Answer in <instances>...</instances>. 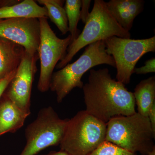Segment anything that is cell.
<instances>
[{
	"mask_svg": "<svg viewBox=\"0 0 155 155\" xmlns=\"http://www.w3.org/2000/svg\"><path fill=\"white\" fill-rule=\"evenodd\" d=\"M42 155H69L66 152L64 151L60 150L59 151H51V152L48 153L47 154H45Z\"/></svg>",
	"mask_w": 155,
	"mask_h": 155,
	"instance_id": "cell-23",
	"label": "cell"
},
{
	"mask_svg": "<svg viewBox=\"0 0 155 155\" xmlns=\"http://www.w3.org/2000/svg\"><path fill=\"white\" fill-rule=\"evenodd\" d=\"M155 72V58H152L146 61L145 65L139 68H134L133 73L137 75H144L148 73Z\"/></svg>",
	"mask_w": 155,
	"mask_h": 155,
	"instance_id": "cell-19",
	"label": "cell"
},
{
	"mask_svg": "<svg viewBox=\"0 0 155 155\" xmlns=\"http://www.w3.org/2000/svg\"><path fill=\"white\" fill-rule=\"evenodd\" d=\"M144 2L143 0H110L105 2L116 22L128 31L132 28L136 17L143 11Z\"/></svg>",
	"mask_w": 155,
	"mask_h": 155,
	"instance_id": "cell-11",
	"label": "cell"
},
{
	"mask_svg": "<svg viewBox=\"0 0 155 155\" xmlns=\"http://www.w3.org/2000/svg\"><path fill=\"white\" fill-rule=\"evenodd\" d=\"M81 6L80 10V19L83 23L85 24V22L89 14L90 7L91 1V0H81Z\"/></svg>",
	"mask_w": 155,
	"mask_h": 155,
	"instance_id": "cell-21",
	"label": "cell"
},
{
	"mask_svg": "<svg viewBox=\"0 0 155 155\" xmlns=\"http://www.w3.org/2000/svg\"><path fill=\"white\" fill-rule=\"evenodd\" d=\"M104 42L106 51L115 61L116 80L125 85L130 83L136 65L141 57L155 51V36L143 39L113 36Z\"/></svg>",
	"mask_w": 155,
	"mask_h": 155,
	"instance_id": "cell-7",
	"label": "cell"
},
{
	"mask_svg": "<svg viewBox=\"0 0 155 155\" xmlns=\"http://www.w3.org/2000/svg\"><path fill=\"white\" fill-rule=\"evenodd\" d=\"M25 54L22 46L0 37V79L17 70Z\"/></svg>",
	"mask_w": 155,
	"mask_h": 155,
	"instance_id": "cell-13",
	"label": "cell"
},
{
	"mask_svg": "<svg viewBox=\"0 0 155 155\" xmlns=\"http://www.w3.org/2000/svg\"><path fill=\"white\" fill-rule=\"evenodd\" d=\"M69 119H61L51 107L39 112L25 130L26 143L19 155H36L48 147L60 145Z\"/></svg>",
	"mask_w": 155,
	"mask_h": 155,
	"instance_id": "cell-6",
	"label": "cell"
},
{
	"mask_svg": "<svg viewBox=\"0 0 155 155\" xmlns=\"http://www.w3.org/2000/svg\"><path fill=\"white\" fill-rule=\"evenodd\" d=\"M147 155H155V147Z\"/></svg>",
	"mask_w": 155,
	"mask_h": 155,
	"instance_id": "cell-24",
	"label": "cell"
},
{
	"mask_svg": "<svg viewBox=\"0 0 155 155\" xmlns=\"http://www.w3.org/2000/svg\"><path fill=\"white\" fill-rule=\"evenodd\" d=\"M30 114L4 94L0 100V136L8 132H16L23 126Z\"/></svg>",
	"mask_w": 155,
	"mask_h": 155,
	"instance_id": "cell-12",
	"label": "cell"
},
{
	"mask_svg": "<svg viewBox=\"0 0 155 155\" xmlns=\"http://www.w3.org/2000/svg\"><path fill=\"white\" fill-rule=\"evenodd\" d=\"M82 89L85 110L106 124L114 117L136 113L133 93L113 79L107 68L90 69Z\"/></svg>",
	"mask_w": 155,
	"mask_h": 155,
	"instance_id": "cell-1",
	"label": "cell"
},
{
	"mask_svg": "<svg viewBox=\"0 0 155 155\" xmlns=\"http://www.w3.org/2000/svg\"><path fill=\"white\" fill-rule=\"evenodd\" d=\"M155 138L148 117L137 112L114 117L107 124L106 141L134 154H148L155 147Z\"/></svg>",
	"mask_w": 155,
	"mask_h": 155,
	"instance_id": "cell-3",
	"label": "cell"
},
{
	"mask_svg": "<svg viewBox=\"0 0 155 155\" xmlns=\"http://www.w3.org/2000/svg\"><path fill=\"white\" fill-rule=\"evenodd\" d=\"M47 11L48 18L56 25L62 35L69 31L68 19L64 7L65 1L62 0H38Z\"/></svg>",
	"mask_w": 155,
	"mask_h": 155,
	"instance_id": "cell-16",
	"label": "cell"
},
{
	"mask_svg": "<svg viewBox=\"0 0 155 155\" xmlns=\"http://www.w3.org/2000/svg\"><path fill=\"white\" fill-rule=\"evenodd\" d=\"M0 37L22 46L28 54H36L40 38L39 19L17 18L0 19Z\"/></svg>",
	"mask_w": 155,
	"mask_h": 155,
	"instance_id": "cell-9",
	"label": "cell"
},
{
	"mask_svg": "<svg viewBox=\"0 0 155 155\" xmlns=\"http://www.w3.org/2000/svg\"><path fill=\"white\" fill-rule=\"evenodd\" d=\"M82 32L69 45L67 54L57 64L55 68L61 69L69 64L81 49L100 41L113 36L130 38V31L122 28L116 22L103 0H95Z\"/></svg>",
	"mask_w": 155,
	"mask_h": 155,
	"instance_id": "cell-4",
	"label": "cell"
},
{
	"mask_svg": "<svg viewBox=\"0 0 155 155\" xmlns=\"http://www.w3.org/2000/svg\"><path fill=\"white\" fill-rule=\"evenodd\" d=\"M38 59V54L31 55L25 51L16 75L4 93L19 108L29 114L32 84Z\"/></svg>",
	"mask_w": 155,
	"mask_h": 155,
	"instance_id": "cell-10",
	"label": "cell"
},
{
	"mask_svg": "<svg viewBox=\"0 0 155 155\" xmlns=\"http://www.w3.org/2000/svg\"><path fill=\"white\" fill-rule=\"evenodd\" d=\"M102 64L116 67L114 58L106 51L104 41H100L87 46L74 63L53 72L50 89L55 93L57 102H62L75 87L82 88L83 75L94 67Z\"/></svg>",
	"mask_w": 155,
	"mask_h": 155,
	"instance_id": "cell-2",
	"label": "cell"
},
{
	"mask_svg": "<svg viewBox=\"0 0 155 155\" xmlns=\"http://www.w3.org/2000/svg\"><path fill=\"white\" fill-rule=\"evenodd\" d=\"M148 118L154 133L155 134V102L150 107L148 113Z\"/></svg>",
	"mask_w": 155,
	"mask_h": 155,
	"instance_id": "cell-22",
	"label": "cell"
},
{
	"mask_svg": "<svg viewBox=\"0 0 155 155\" xmlns=\"http://www.w3.org/2000/svg\"><path fill=\"white\" fill-rule=\"evenodd\" d=\"M65 2L64 8L68 19V28L72 43L79 35V31L78 29L77 26L80 19L81 1L67 0Z\"/></svg>",
	"mask_w": 155,
	"mask_h": 155,
	"instance_id": "cell-17",
	"label": "cell"
},
{
	"mask_svg": "<svg viewBox=\"0 0 155 155\" xmlns=\"http://www.w3.org/2000/svg\"><path fill=\"white\" fill-rule=\"evenodd\" d=\"M107 124L88 114L79 111L69 119L60 144L69 155H89L105 140Z\"/></svg>",
	"mask_w": 155,
	"mask_h": 155,
	"instance_id": "cell-5",
	"label": "cell"
},
{
	"mask_svg": "<svg viewBox=\"0 0 155 155\" xmlns=\"http://www.w3.org/2000/svg\"><path fill=\"white\" fill-rule=\"evenodd\" d=\"M17 18H48V14L44 7L39 5L34 0L21 1L0 8V19Z\"/></svg>",
	"mask_w": 155,
	"mask_h": 155,
	"instance_id": "cell-14",
	"label": "cell"
},
{
	"mask_svg": "<svg viewBox=\"0 0 155 155\" xmlns=\"http://www.w3.org/2000/svg\"><path fill=\"white\" fill-rule=\"evenodd\" d=\"M137 113L148 117L150 107L155 102V77L141 81L136 85L133 93Z\"/></svg>",
	"mask_w": 155,
	"mask_h": 155,
	"instance_id": "cell-15",
	"label": "cell"
},
{
	"mask_svg": "<svg viewBox=\"0 0 155 155\" xmlns=\"http://www.w3.org/2000/svg\"><path fill=\"white\" fill-rule=\"evenodd\" d=\"M47 19H39L40 38L38 54L41 68L38 89L42 93L49 90L54 69L58 62L65 58L68 47L71 43L70 35L65 38H58L51 28Z\"/></svg>",
	"mask_w": 155,
	"mask_h": 155,
	"instance_id": "cell-8",
	"label": "cell"
},
{
	"mask_svg": "<svg viewBox=\"0 0 155 155\" xmlns=\"http://www.w3.org/2000/svg\"><path fill=\"white\" fill-rule=\"evenodd\" d=\"M17 69L11 72L5 77L0 79V100L4 93L5 91L7 89V87L8 86L9 84L11 83V81L16 75Z\"/></svg>",
	"mask_w": 155,
	"mask_h": 155,
	"instance_id": "cell-20",
	"label": "cell"
},
{
	"mask_svg": "<svg viewBox=\"0 0 155 155\" xmlns=\"http://www.w3.org/2000/svg\"><path fill=\"white\" fill-rule=\"evenodd\" d=\"M116 145L105 140L89 155H135Z\"/></svg>",
	"mask_w": 155,
	"mask_h": 155,
	"instance_id": "cell-18",
	"label": "cell"
}]
</instances>
